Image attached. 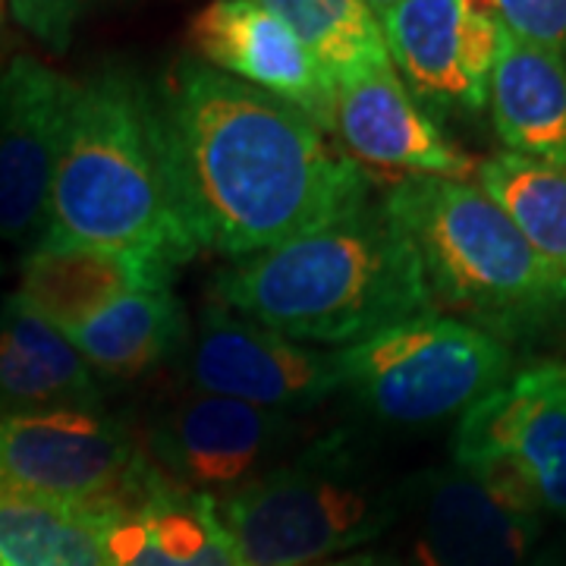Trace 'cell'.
<instances>
[{
	"mask_svg": "<svg viewBox=\"0 0 566 566\" xmlns=\"http://www.w3.org/2000/svg\"><path fill=\"white\" fill-rule=\"evenodd\" d=\"M378 25L397 76L434 120L485 111L506 35L494 0H403Z\"/></svg>",
	"mask_w": 566,
	"mask_h": 566,
	"instance_id": "obj_10",
	"label": "cell"
},
{
	"mask_svg": "<svg viewBox=\"0 0 566 566\" xmlns=\"http://www.w3.org/2000/svg\"><path fill=\"white\" fill-rule=\"evenodd\" d=\"M3 13H7V0H0V22H3Z\"/></svg>",
	"mask_w": 566,
	"mask_h": 566,
	"instance_id": "obj_29",
	"label": "cell"
},
{
	"mask_svg": "<svg viewBox=\"0 0 566 566\" xmlns=\"http://www.w3.org/2000/svg\"><path fill=\"white\" fill-rule=\"evenodd\" d=\"M0 271H3V268H0Z\"/></svg>",
	"mask_w": 566,
	"mask_h": 566,
	"instance_id": "obj_31",
	"label": "cell"
},
{
	"mask_svg": "<svg viewBox=\"0 0 566 566\" xmlns=\"http://www.w3.org/2000/svg\"><path fill=\"white\" fill-rule=\"evenodd\" d=\"M80 82L35 57L0 70V240L39 243L51 180Z\"/></svg>",
	"mask_w": 566,
	"mask_h": 566,
	"instance_id": "obj_13",
	"label": "cell"
},
{
	"mask_svg": "<svg viewBox=\"0 0 566 566\" xmlns=\"http://www.w3.org/2000/svg\"><path fill=\"white\" fill-rule=\"evenodd\" d=\"M334 136L353 161L403 177L469 180L475 164L447 139L441 123L412 98L394 66L371 70L337 88Z\"/></svg>",
	"mask_w": 566,
	"mask_h": 566,
	"instance_id": "obj_15",
	"label": "cell"
},
{
	"mask_svg": "<svg viewBox=\"0 0 566 566\" xmlns=\"http://www.w3.org/2000/svg\"><path fill=\"white\" fill-rule=\"evenodd\" d=\"M327 566H397L394 557L387 560L381 554H365V557H349V560H340V564H327Z\"/></svg>",
	"mask_w": 566,
	"mask_h": 566,
	"instance_id": "obj_27",
	"label": "cell"
},
{
	"mask_svg": "<svg viewBox=\"0 0 566 566\" xmlns=\"http://www.w3.org/2000/svg\"><path fill=\"white\" fill-rule=\"evenodd\" d=\"M363 3L375 13V17H381V13H387L390 7H397V3H403V0H363Z\"/></svg>",
	"mask_w": 566,
	"mask_h": 566,
	"instance_id": "obj_28",
	"label": "cell"
},
{
	"mask_svg": "<svg viewBox=\"0 0 566 566\" xmlns=\"http://www.w3.org/2000/svg\"><path fill=\"white\" fill-rule=\"evenodd\" d=\"M303 438L296 416L189 390L155 416L148 460L177 485L227 494L283 463Z\"/></svg>",
	"mask_w": 566,
	"mask_h": 566,
	"instance_id": "obj_12",
	"label": "cell"
},
{
	"mask_svg": "<svg viewBox=\"0 0 566 566\" xmlns=\"http://www.w3.org/2000/svg\"><path fill=\"white\" fill-rule=\"evenodd\" d=\"M151 460L136 438L92 409L0 416V485L63 504L126 501Z\"/></svg>",
	"mask_w": 566,
	"mask_h": 566,
	"instance_id": "obj_9",
	"label": "cell"
},
{
	"mask_svg": "<svg viewBox=\"0 0 566 566\" xmlns=\"http://www.w3.org/2000/svg\"><path fill=\"white\" fill-rule=\"evenodd\" d=\"M177 271L167 259L129 249L32 245L22 259L17 296L66 334L129 293L174 286Z\"/></svg>",
	"mask_w": 566,
	"mask_h": 566,
	"instance_id": "obj_17",
	"label": "cell"
},
{
	"mask_svg": "<svg viewBox=\"0 0 566 566\" xmlns=\"http://www.w3.org/2000/svg\"><path fill=\"white\" fill-rule=\"evenodd\" d=\"M111 506L63 504L0 485L3 566H114L107 551Z\"/></svg>",
	"mask_w": 566,
	"mask_h": 566,
	"instance_id": "obj_21",
	"label": "cell"
},
{
	"mask_svg": "<svg viewBox=\"0 0 566 566\" xmlns=\"http://www.w3.org/2000/svg\"><path fill=\"white\" fill-rule=\"evenodd\" d=\"M340 390L390 428L463 416L513 375V353L485 331L424 312L337 349Z\"/></svg>",
	"mask_w": 566,
	"mask_h": 566,
	"instance_id": "obj_6",
	"label": "cell"
},
{
	"mask_svg": "<svg viewBox=\"0 0 566 566\" xmlns=\"http://www.w3.org/2000/svg\"><path fill=\"white\" fill-rule=\"evenodd\" d=\"M245 566H303L390 532L397 485L349 431H331L214 497Z\"/></svg>",
	"mask_w": 566,
	"mask_h": 566,
	"instance_id": "obj_5",
	"label": "cell"
},
{
	"mask_svg": "<svg viewBox=\"0 0 566 566\" xmlns=\"http://www.w3.org/2000/svg\"><path fill=\"white\" fill-rule=\"evenodd\" d=\"M385 205L419 252L434 308L506 346L566 322V283L475 180L400 177Z\"/></svg>",
	"mask_w": 566,
	"mask_h": 566,
	"instance_id": "obj_4",
	"label": "cell"
},
{
	"mask_svg": "<svg viewBox=\"0 0 566 566\" xmlns=\"http://www.w3.org/2000/svg\"><path fill=\"white\" fill-rule=\"evenodd\" d=\"M189 315L174 286L139 290L111 303L95 318L66 331L98 378H142L151 368L180 359L189 340Z\"/></svg>",
	"mask_w": 566,
	"mask_h": 566,
	"instance_id": "obj_20",
	"label": "cell"
},
{
	"mask_svg": "<svg viewBox=\"0 0 566 566\" xmlns=\"http://www.w3.org/2000/svg\"><path fill=\"white\" fill-rule=\"evenodd\" d=\"M107 551L114 566H245L214 497L177 485L155 463L126 501L111 506Z\"/></svg>",
	"mask_w": 566,
	"mask_h": 566,
	"instance_id": "obj_16",
	"label": "cell"
},
{
	"mask_svg": "<svg viewBox=\"0 0 566 566\" xmlns=\"http://www.w3.org/2000/svg\"><path fill=\"white\" fill-rule=\"evenodd\" d=\"M0 566H3V560H0Z\"/></svg>",
	"mask_w": 566,
	"mask_h": 566,
	"instance_id": "obj_30",
	"label": "cell"
},
{
	"mask_svg": "<svg viewBox=\"0 0 566 566\" xmlns=\"http://www.w3.org/2000/svg\"><path fill=\"white\" fill-rule=\"evenodd\" d=\"M506 32L566 63V0H494Z\"/></svg>",
	"mask_w": 566,
	"mask_h": 566,
	"instance_id": "obj_24",
	"label": "cell"
},
{
	"mask_svg": "<svg viewBox=\"0 0 566 566\" xmlns=\"http://www.w3.org/2000/svg\"><path fill=\"white\" fill-rule=\"evenodd\" d=\"M88 3L92 0H7L10 17L54 54H63L70 48L73 29Z\"/></svg>",
	"mask_w": 566,
	"mask_h": 566,
	"instance_id": "obj_25",
	"label": "cell"
},
{
	"mask_svg": "<svg viewBox=\"0 0 566 566\" xmlns=\"http://www.w3.org/2000/svg\"><path fill=\"white\" fill-rule=\"evenodd\" d=\"M189 390L243 403L303 412L340 390L337 353L286 340L223 303H208L180 356Z\"/></svg>",
	"mask_w": 566,
	"mask_h": 566,
	"instance_id": "obj_11",
	"label": "cell"
},
{
	"mask_svg": "<svg viewBox=\"0 0 566 566\" xmlns=\"http://www.w3.org/2000/svg\"><path fill=\"white\" fill-rule=\"evenodd\" d=\"M303 41L334 88L394 66L378 17L363 0H255Z\"/></svg>",
	"mask_w": 566,
	"mask_h": 566,
	"instance_id": "obj_22",
	"label": "cell"
},
{
	"mask_svg": "<svg viewBox=\"0 0 566 566\" xmlns=\"http://www.w3.org/2000/svg\"><path fill=\"white\" fill-rule=\"evenodd\" d=\"M475 182L566 283V170L501 151L475 164Z\"/></svg>",
	"mask_w": 566,
	"mask_h": 566,
	"instance_id": "obj_23",
	"label": "cell"
},
{
	"mask_svg": "<svg viewBox=\"0 0 566 566\" xmlns=\"http://www.w3.org/2000/svg\"><path fill=\"white\" fill-rule=\"evenodd\" d=\"M35 245L129 249L177 268L199 252L174 192L158 98L120 66L76 85Z\"/></svg>",
	"mask_w": 566,
	"mask_h": 566,
	"instance_id": "obj_3",
	"label": "cell"
},
{
	"mask_svg": "<svg viewBox=\"0 0 566 566\" xmlns=\"http://www.w3.org/2000/svg\"><path fill=\"white\" fill-rule=\"evenodd\" d=\"M182 223L199 249L245 259L368 202L363 164L303 111L182 57L155 92Z\"/></svg>",
	"mask_w": 566,
	"mask_h": 566,
	"instance_id": "obj_1",
	"label": "cell"
},
{
	"mask_svg": "<svg viewBox=\"0 0 566 566\" xmlns=\"http://www.w3.org/2000/svg\"><path fill=\"white\" fill-rule=\"evenodd\" d=\"M397 566H526L545 513L504 475L450 463L397 485Z\"/></svg>",
	"mask_w": 566,
	"mask_h": 566,
	"instance_id": "obj_7",
	"label": "cell"
},
{
	"mask_svg": "<svg viewBox=\"0 0 566 566\" xmlns=\"http://www.w3.org/2000/svg\"><path fill=\"white\" fill-rule=\"evenodd\" d=\"M526 566H566V535H557L528 557Z\"/></svg>",
	"mask_w": 566,
	"mask_h": 566,
	"instance_id": "obj_26",
	"label": "cell"
},
{
	"mask_svg": "<svg viewBox=\"0 0 566 566\" xmlns=\"http://www.w3.org/2000/svg\"><path fill=\"white\" fill-rule=\"evenodd\" d=\"M488 107L510 155L566 170V63L557 54L506 32Z\"/></svg>",
	"mask_w": 566,
	"mask_h": 566,
	"instance_id": "obj_19",
	"label": "cell"
},
{
	"mask_svg": "<svg viewBox=\"0 0 566 566\" xmlns=\"http://www.w3.org/2000/svg\"><path fill=\"white\" fill-rule=\"evenodd\" d=\"M196 61L303 111L334 136L337 88L305 44L255 0H211L189 22Z\"/></svg>",
	"mask_w": 566,
	"mask_h": 566,
	"instance_id": "obj_14",
	"label": "cell"
},
{
	"mask_svg": "<svg viewBox=\"0 0 566 566\" xmlns=\"http://www.w3.org/2000/svg\"><path fill=\"white\" fill-rule=\"evenodd\" d=\"M214 300L308 346L359 344L438 312L419 252L385 202H365L305 237L237 259L218 274Z\"/></svg>",
	"mask_w": 566,
	"mask_h": 566,
	"instance_id": "obj_2",
	"label": "cell"
},
{
	"mask_svg": "<svg viewBox=\"0 0 566 566\" xmlns=\"http://www.w3.org/2000/svg\"><path fill=\"white\" fill-rule=\"evenodd\" d=\"M104 390L66 334L17 293L0 303V416L98 409Z\"/></svg>",
	"mask_w": 566,
	"mask_h": 566,
	"instance_id": "obj_18",
	"label": "cell"
},
{
	"mask_svg": "<svg viewBox=\"0 0 566 566\" xmlns=\"http://www.w3.org/2000/svg\"><path fill=\"white\" fill-rule=\"evenodd\" d=\"M453 463L504 475L545 516L566 520V363L526 365L469 406L453 434Z\"/></svg>",
	"mask_w": 566,
	"mask_h": 566,
	"instance_id": "obj_8",
	"label": "cell"
}]
</instances>
